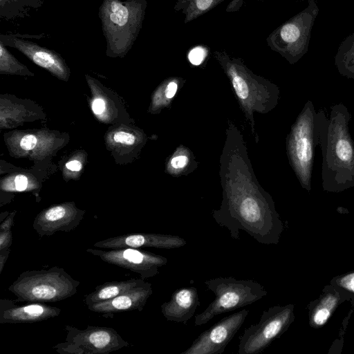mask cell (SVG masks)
<instances>
[{
  "mask_svg": "<svg viewBox=\"0 0 354 354\" xmlns=\"http://www.w3.org/2000/svg\"><path fill=\"white\" fill-rule=\"evenodd\" d=\"M84 214V211L72 203L53 205L35 217L32 227L40 237L51 236L57 232H69L79 225Z\"/></svg>",
  "mask_w": 354,
  "mask_h": 354,
  "instance_id": "cell-11",
  "label": "cell"
},
{
  "mask_svg": "<svg viewBox=\"0 0 354 354\" xmlns=\"http://www.w3.org/2000/svg\"><path fill=\"white\" fill-rule=\"evenodd\" d=\"M92 109L94 113L99 115L104 112L105 110V102L101 98L95 99L92 104Z\"/></svg>",
  "mask_w": 354,
  "mask_h": 354,
  "instance_id": "cell-30",
  "label": "cell"
},
{
  "mask_svg": "<svg viewBox=\"0 0 354 354\" xmlns=\"http://www.w3.org/2000/svg\"><path fill=\"white\" fill-rule=\"evenodd\" d=\"M352 118L343 103L330 108L324 116L319 147L322 150V185L324 191L338 193L354 187V141L349 131Z\"/></svg>",
  "mask_w": 354,
  "mask_h": 354,
  "instance_id": "cell-2",
  "label": "cell"
},
{
  "mask_svg": "<svg viewBox=\"0 0 354 354\" xmlns=\"http://www.w3.org/2000/svg\"><path fill=\"white\" fill-rule=\"evenodd\" d=\"M187 158L185 156L181 155L173 158L170 163L173 168L180 169L187 165Z\"/></svg>",
  "mask_w": 354,
  "mask_h": 354,
  "instance_id": "cell-27",
  "label": "cell"
},
{
  "mask_svg": "<svg viewBox=\"0 0 354 354\" xmlns=\"http://www.w3.org/2000/svg\"><path fill=\"white\" fill-rule=\"evenodd\" d=\"M15 214V212H13L5 219V221L1 222V223L0 224V232L11 230V227L14 224L13 218Z\"/></svg>",
  "mask_w": 354,
  "mask_h": 354,
  "instance_id": "cell-29",
  "label": "cell"
},
{
  "mask_svg": "<svg viewBox=\"0 0 354 354\" xmlns=\"http://www.w3.org/2000/svg\"><path fill=\"white\" fill-rule=\"evenodd\" d=\"M186 241L178 236L158 233H132L124 234L95 242L93 246L102 249L124 248H155L158 249H175L183 247Z\"/></svg>",
  "mask_w": 354,
  "mask_h": 354,
  "instance_id": "cell-12",
  "label": "cell"
},
{
  "mask_svg": "<svg viewBox=\"0 0 354 354\" xmlns=\"http://www.w3.org/2000/svg\"><path fill=\"white\" fill-rule=\"evenodd\" d=\"M178 84L176 82H170L166 88L165 95L167 98H171L174 96L176 93Z\"/></svg>",
  "mask_w": 354,
  "mask_h": 354,
  "instance_id": "cell-32",
  "label": "cell"
},
{
  "mask_svg": "<svg viewBox=\"0 0 354 354\" xmlns=\"http://www.w3.org/2000/svg\"><path fill=\"white\" fill-rule=\"evenodd\" d=\"M80 282L64 268L26 270L8 287L17 302H55L66 299L77 292Z\"/></svg>",
  "mask_w": 354,
  "mask_h": 354,
  "instance_id": "cell-4",
  "label": "cell"
},
{
  "mask_svg": "<svg viewBox=\"0 0 354 354\" xmlns=\"http://www.w3.org/2000/svg\"><path fill=\"white\" fill-rule=\"evenodd\" d=\"M32 60L37 65L57 72L62 71V68L57 60L50 53L45 51H37L32 55Z\"/></svg>",
  "mask_w": 354,
  "mask_h": 354,
  "instance_id": "cell-21",
  "label": "cell"
},
{
  "mask_svg": "<svg viewBox=\"0 0 354 354\" xmlns=\"http://www.w3.org/2000/svg\"><path fill=\"white\" fill-rule=\"evenodd\" d=\"M10 252V248L0 250V274L2 272L3 270V268L6 265Z\"/></svg>",
  "mask_w": 354,
  "mask_h": 354,
  "instance_id": "cell-33",
  "label": "cell"
},
{
  "mask_svg": "<svg viewBox=\"0 0 354 354\" xmlns=\"http://www.w3.org/2000/svg\"><path fill=\"white\" fill-rule=\"evenodd\" d=\"M115 142L124 145H131L135 142V136L129 133L118 131L113 135Z\"/></svg>",
  "mask_w": 354,
  "mask_h": 354,
  "instance_id": "cell-24",
  "label": "cell"
},
{
  "mask_svg": "<svg viewBox=\"0 0 354 354\" xmlns=\"http://www.w3.org/2000/svg\"><path fill=\"white\" fill-rule=\"evenodd\" d=\"M212 216L234 239H239L243 230L259 243L277 244L283 230L272 198L257 186L225 187L221 205Z\"/></svg>",
  "mask_w": 354,
  "mask_h": 354,
  "instance_id": "cell-1",
  "label": "cell"
},
{
  "mask_svg": "<svg viewBox=\"0 0 354 354\" xmlns=\"http://www.w3.org/2000/svg\"><path fill=\"white\" fill-rule=\"evenodd\" d=\"M12 243V231L0 232V250L10 248Z\"/></svg>",
  "mask_w": 354,
  "mask_h": 354,
  "instance_id": "cell-26",
  "label": "cell"
},
{
  "mask_svg": "<svg viewBox=\"0 0 354 354\" xmlns=\"http://www.w3.org/2000/svg\"><path fill=\"white\" fill-rule=\"evenodd\" d=\"M200 305L198 290L195 287L178 288L171 299L160 306L161 313L167 321L187 322L194 316Z\"/></svg>",
  "mask_w": 354,
  "mask_h": 354,
  "instance_id": "cell-15",
  "label": "cell"
},
{
  "mask_svg": "<svg viewBox=\"0 0 354 354\" xmlns=\"http://www.w3.org/2000/svg\"><path fill=\"white\" fill-rule=\"evenodd\" d=\"M225 0H176L174 10L184 16V23L188 24L210 11Z\"/></svg>",
  "mask_w": 354,
  "mask_h": 354,
  "instance_id": "cell-19",
  "label": "cell"
},
{
  "mask_svg": "<svg viewBox=\"0 0 354 354\" xmlns=\"http://www.w3.org/2000/svg\"><path fill=\"white\" fill-rule=\"evenodd\" d=\"M37 145V138L33 135L24 136L20 142L21 149L26 151L33 149Z\"/></svg>",
  "mask_w": 354,
  "mask_h": 354,
  "instance_id": "cell-25",
  "label": "cell"
},
{
  "mask_svg": "<svg viewBox=\"0 0 354 354\" xmlns=\"http://www.w3.org/2000/svg\"><path fill=\"white\" fill-rule=\"evenodd\" d=\"M59 308L42 302H29L18 305L17 301L8 299H0V324L35 323L57 317Z\"/></svg>",
  "mask_w": 354,
  "mask_h": 354,
  "instance_id": "cell-13",
  "label": "cell"
},
{
  "mask_svg": "<svg viewBox=\"0 0 354 354\" xmlns=\"http://www.w3.org/2000/svg\"><path fill=\"white\" fill-rule=\"evenodd\" d=\"M65 329V342L53 347L61 354H108L129 345L111 327L87 326L81 330L66 325Z\"/></svg>",
  "mask_w": 354,
  "mask_h": 354,
  "instance_id": "cell-8",
  "label": "cell"
},
{
  "mask_svg": "<svg viewBox=\"0 0 354 354\" xmlns=\"http://www.w3.org/2000/svg\"><path fill=\"white\" fill-rule=\"evenodd\" d=\"M243 0H232L225 8V12H232L238 11L243 6Z\"/></svg>",
  "mask_w": 354,
  "mask_h": 354,
  "instance_id": "cell-31",
  "label": "cell"
},
{
  "mask_svg": "<svg viewBox=\"0 0 354 354\" xmlns=\"http://www.w3.org/2000/svg\"><path fill=\"white\" fill-rule=\"evenodd\" d=\"M259 1H264V0H259Z\"/></svg>",
  "mask_w": 354,
  "mask_h": 354,
  "instance_id": "cell-35",
  "label": "cell"
},
{
  "mask_svg": "<svg viewBox=\"0 0 354 354\" xmlns=\"http://www.w3.org/2000/svg\"><path fill=\"white\" fill-rule=\"evenodd\" d=\"M145 282V279L141 278L106 282L96 286L93 292L85 295L84 301L86 306L107 301L136 288Z\"/></svg>",
  "mask_w": 354,
  "mask_h": 354,
  "instance_id": "cell-16",
  "label": "cell"
},
{
  "mask_svg": "<svg viewBox=\"0 0 354 354\" xmlns=\"http://www.w3.org/2000/svg\"><path fill=\"white\" fill-rule=\"evenodd\" d=\"M335 65L342 76L354 79V33L340 44L335 56Z\"/></svg>",
  "mask_w": 354,
  "mask_h": 354,
  "instance_id": "cell-18",
  "label": "cell"
},
{
  "mask_svg": "<svg viewBox=\"0 0 354 354\" xmlns=\"http://www.w3.org/2000/svg\"><path fill=\"white\" fill-rule=\"evenodd\" d=\"M66 167L71 171H77L82 169V163L77 160H71L66 164Z\"/></svg>",
  "mask_w": 354,
  "mask_h": 354,
  "instance_id": "cell-34",
  "label": "cell"
},
{
  "mask_svg": "<svg viewBox=\"0 0 354 354\" xmlns=\"http://www.w3.org/2000/svg\"><path fill=\"white\" fill-rule=\"evenodd\" d=\"M319 9L308 0L303 10L274 29L266 39L268 46L290 64L297 62L308 50L311 30Z\"/></svg>",
  "mask_w": 354,
  "mask_h": 354,
  "instance_id": "cell-6",
  "label": "cell"
},
{
  "mask_svg": "<svg viewBox=\"0 0 354 354\" xmlns=\"http://www.w3.org/2000/svg\"><path fill=\"white\" fill-rule=\"evenodd\" d=\"M86 251L106 263L136 272L142 279L155 277L168 261L162 255L133 248L106 250L87 248Z\"/></svg>",
  "mask_w": 354,
  "mask_h": 354,
  "instance_id": "cell-9",
  "label": "cell"
},
{
  "mask_svg": "<svg viewBox=\"0 0 354 354\" xmlns=\"http://www.w3.org/2000/svg\"><path fill=\"white\" fill-rule=\"evenodd\" d=\"M111 8L113 12L110 15V20L120 26H124L129 17L127 8L117 1L111 2Z\"/></svg>",
  "mask_w": 354,
  "mask_h": 354,
  "instance_id": "cell-22",
  "label": "cell"
},
{
  "mask_svg": "<svg viewBox=\"0 0 354 354\" xmlns=\"http://www.w3.org/2000/svg\"><path fill=\"white\" fill-rule=\"evenodd\" d=\"M15 181L18 191H24L27 188L28 178L26 176L19 174L16 176Z\"/></svg>",
  "mask_w": 354,
  "mask_h": 354,
  "instance_id": "cell-28",
  "label": "cell"
},
{
  "mask_svg": "<svg viewBox=\"0 0 354 354\" xmlns=\"http://www.w3.org/2000/svg\"><path fill=\"white\" fill-rule=\"evenodd\" d=\"M249 310L243 309L222 318L203 332L181 354H221L244 323Z\"/></svg>",
  "mask_w": 354,
  "mask_h": 354,
  "instance_id": "cell-10",
  "label": "cell"
},
{
  "mask_svg": "<svg viewBox=\"0 0 354 354\" xmlns=\"http://www.w3.org/2000/svg\"><path fill=\"white\" fill-rule=\"evenodd\" d=\"M331 284L339 294L354 299V272L335 277Z\"/></svg>",
  "mask_w": 354,
  "mask_h": 354,
  "instance_id": "cell-20",
  "label": "cell"
},
{
  "mask_svg": "<svg viewBox=\"0 0 354 354\" xmlns=\"http://www.w3.org/2000/svg\"><path fill=\"white\" fill-rule=\"evenodd\" d=\"M153 293L152 285L145 281L143 284L126 291L107 301L90 305L88 310L102 315L104 317H113L120 313L142 311L147 300Z\"/></svg>",
  "mask_w": 354,
  "mask_h": 354,
  "instance_id": "cell-14",
  "label": "cell"
},
{
  "mask_svg": "<svg viewBox=\"0 0 354 354\" xmlns=\"http://www.w3.org/2000/svg\"><path fill=\"white\" fill-rule=\"evenodd\" d=\"M294 306H274L263 311L259 322L239 337V354H259L287 330L295 319Z\"/></svg>",
  "mask_w": 354,
  "mask_h": 354,
  "instance_id": "cell-7",
  "label": "cell"
},
{
  "mask_svg": "<svg viewBox=\"0 0 354 354\" xmlns=\"http://www.w3.org/2000/svg\"><path fill=\"white\" fill-rule=\"evenodd\" d=\"M215 298L203 312L195 316V325H204L216 315L250 305L268 292L254 280H238L233 277H218L205 281Z\"/></svg>",
  "mask_w": 354,
  "mask_h": 354,
  "instance_id": "cell-5",
  "label": "cell"
},
{
  "mask_svg": "<svg viewBox=\"0 0 354 354\" xmlns=\"http://www.w3.org/2000/svg\"><path fill=\"white\" fill-rule=\"evenodd\" d=\"M324 110L316 111L308 100L292 124L287 137L286 148L290 164L301 187L311 190L312 173L317 147L319 146Z\"/></svg>",
  "mask_w": 354,
  "mask_h": 354,
  "instance_id": "cell-3",
  "label": "cell"
},
{
  "mask_svg": "<svg viewBox=\"0 0 354 354\" xmlns=\"http://www.w3.org/2000/svg\"><path fill=\"white\" fill-rule=\"evenodd\" d=\"M339 299V292L335 288L333 292L324 293L310 311V324L313 327L324 326L337 306Z\"/></svg>",
  "mask_w": 354,
  "mask_h": 354,
  "instance_id": "cell-17",
  "label": "cell"
},
{
  "mask_svg": "<svg viewBox=\"0 0 354 354\" xmlns=\"http://www.w3.org/2000/svg\"><path fill=\"white\" fill-rule=\"evenodd\" d=\"M209 50L203 45L196 46L191 48L187 57L189 62L194 66L201 65L208 55Z\"/></svg>",
  "mask_w": 354,
  "mask_h": 354,
  "instance_id": "cell-23",
  "label": "cell"
}]
</instances>
